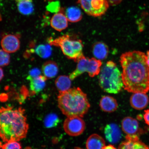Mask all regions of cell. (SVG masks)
Returning a JSON list of instances; mask_svg holds the SVG:
<instances>
[{"label":"cell","instance_id":"cell-1","mask_svg":"<svg viewBox=\"0 0 149 149\" xmlns=\"http://www.w3.org/2000/svg\"><path fill=\"white\" fill-rule=\"evenodd\" d=\"M147 56L139 51L123 54L120 62L124 88L128 92L146 94L149 91V68Z\"/></svg>","mask_w":149,"mask_h":149},{"label":"cell","instance_id":"cell-2","mask_svg":"<svg viewBox=\"0 0 149 149\" xmlns=\"http://www.w3.org/2000/svg\"><path fill=\"white\" fill-rule=\"evenodd\" d=\"M29 125L22 108L2 107L0 113V135L3 142L18 141L26 136Z\"/></svg>","mask_w":149,"mask_h":149},{"label":"cell","instance_id":"cell-3","mask_svg":"<svg viewBox=\"0 0 149 149\" xmlns=\"http://www.w3.org/2000/svg\"><path fill=\"white\" fill-rule=\"evenodd\" d=\"M58 103L59 109L67 117H83L90 107L87 95L79 87L59 92Z\"/></svg>","mask_w":149,"mask_h":149},{"label":"cell","instance_id":"cell-4","mask_svg":"<svg viewBox=\"0 0 149 149\" xmlns=\"http://www.w3.org/2000/svg\"><path fill=\"white\" fill-rule=\"evenodd\" d=\"M99 84L105 92L116 94L123 88L122 73L116 65L112 61L106 63L100 70Z\"/></svg>","mask_w":149,"mask_h":149},{"label":"cell","instance_id":"cell-5","mask_svg":"<svg viewBox=\"0 0 149 149\" xmlns=\"http://www.w3.org/2000/svg\"><path fill=\"white\" fill-rule=\"evenodd\" d=\"M50 45L61 48L64 55L68 58L73 59L75 62L83 57V45L81 40H74L69 35H65L54 40L49 41Z\"/></svg>","mask_w":149,"mask_h":149},{"label":"cell","instance_id":"cell-6","mask_svg":"<svg viewBox=\"0 0 149 149\" xmlns=\"http://www.w3.org/2000/svg\"><path fill=\"white\" fill-rule=\"evenodd\" d=\"M77 62V66L75 70L69 76L72 81L85 72H87L91 77H94L100 73L102 65L100 60L94 58H89L83 56Z\"/></svg>","mask_w":149,"mask_h":149},{"label":"cell","instance_id":"cell-7","mask_svg":"<svg viewBox=\"0 0 149 149\" xmlns=\"http://www.w3.org/2000/svg\"><path fill=\"white\" fill-rule=\"evenodd\" d=\"M77 3L86 13L94 17L103 15L109 6L107 0H78Z\"/></svg>","mask_w":149,"mask_h":149},{"label":"cell","instance_id":"cell-8","mask_svg":"<svg viewBox=\"0 0 149 149\" xmlns=\"http://www.w3.org/2000/svg\"><path fill=\"white\" fill-rule=\"evenodd\" d=\"M81 117H68L65 120L63 127L69 135L77 136L82 134L85 129V123Z\"/></svg>","mask_w":149,"mask_h":149},{"label":"cell","instance_id":"cell-9","mask_svg":"<svg viewBox=\"0 0 149 149\" xmlns=\"http://www.w3.org/2000/svg\"><path fill=\"white\" fill-rule=\"evenodd\" d=\"M1 45L2 49L8 53H15L19 49L20 42L16 35L8 34L2 39Z\"/></svg>","mask_w":149,"mask_h":149},{"label":"cell","instance_id":"cell-10","mask_svg":"<svg viewBox=\"0 0 149 149\" xmlns=\"http://www.w3.org/2000/svg\"><path fill=\"white\" fill-rule=\"evenodd\" d=\"M118 149H149V148L140 140L139 136L127 135L125 141L119 145Z\"/></svg>","mask_w":149,"mask_h":149},{"label":"cell","instance_id":"cell-11","mask_svg":"<svg viewBox=\"0 0 149 149\" xmlns=\"http://www.w3.org/2000/svg\"><path fill=\"white\" fill-rule=\"evenodd\" d=\"M106 139L111 144H116L122 138L120 128L117 124L111 123L107 125L104 129Z\"/></svg>","mask_w":149,"mask_h":149},{"label":"cell","instance_id":"cell-12","mask_svg":"<svg viewBox=\"0 0 149 149\" xmlns=\"http://www.w3.org/2000/svg\"><path fill=\"white\" fill-rule=\"evenodd\" d=\"M122 129L127 135H138L140 130L139 124L136 119L130 117H126L122 120Z\"/></svg>","mask_w":149,"mask_h":149},{"label":"cell","instance_id":"cell-13","mask_svg":"<svg viewBox=\"0 0 149 149\" xmlns=\"http://www.w3.org/2000/svg\"><path fill=\"white\" fill-rule=\"evenodd\" d=\"M130 102L134 109L140 110L145 109L148 106L149 99L145 93H135L130 97Z\"/></svg>","mask_w":149,"mask_h":149},{"label":"cell","instance_id":"cell-14","mask_svg":"<svg viewBox=\"0 0 149 149\" xmlns=\"http://www.w3.org/2000/svg\"><path fill=\"white\" fill-rule=\"evenodd\" d=\"M68 20L62 10L54 15L51 20L52 27L56 31H61L66 29L68 26Z\"/></svg>","mask_w":149,"mask_h":149},{"label":"cell","instance_id":"cell-15","mask_svg":"<svg viewBox=\"0 0 149 149\" xmlns=\"http://www.w3.org/2000/svg\"><path fill=\"white\" fill-rule=\"evenodd\" d=\"M100 106L102 110L108 113L116 111L118 107L116 99L109 96L102 97L100 100Z\"/></svg>","mask_w":149,"mask_h":149},{"label":"cell","instance_id":"cell-16","mask_svg":"<svg viewBox=\"0 0 149 149\" xmlns=\"http://www.w3.org/2000/svg\"><path fill=\"white\" fill-rule=\"evenodd\" d=\"M47 79L45 76L41 75L28 79L30 81V89L31 92L37 94L41 92L45 86Z\"/></svg>","mask_w":149,"mask_h":149},{"label":"cell","instance_id":"cell-17","mask_svg":"<svg viewBox=\"0 0 149 149\" xmlns=\"http://www.w3.org/2000/svg\"><path fill=\"white\" fill-rule=\"evenodd\" d=\"M58 67L54 61H48L42 65V71L47 79L54 78L58 72Z\"/></svg>","mask_w":149,"mask_h":149},{"label":"cell","instance_id":"cell-18","mask_svg":"<svg viewBox=\"0 0 149 149\" xmlns=\"http://www.w3.org/2000/svg\"><path fill=\"white\" fill-rule=\"evenodd\" d=\"M105 141L97 134H93L87 139L86 143L87 149H103L105 146Z\"/></svg>","mask_w":149,"mask_h":149},{"label":"cell","instance_id":"cell-19","mask_svg":"<svg viewBox=\"0 0 149 149\" xmlns=\"http://www.w3.org/2000/svg\"><path fill=\"white\" fill-rule=\"evenodd\" d=\"M109 48L104 43L98 42L93 46V53L96 59L102 60L106 59L109 54Z\"/></svg>","mask_w":149,"mask_h":149},{"label":"cell","instance_id":"cell-20","mask_svg":"<svg viewBox=\"0 0 149 149\" xmlns=\"http://www.w3.org/2000/svg\"><path fill=\"white\" fill-rule=\"evenodd\" d=\"M64 14L68 21L71 23L79 22L83 17L81 10L77 7H68L65 10Z\"/></svg>","mask_w":149,"mask_h":149},{"label":"cell","instance_id":"cell-21","mask_svg":"<svg viewBox=\"0 0 149 149\" xmlns=\"http://www.w3.org/2000/svg\"><path fill=\"white\" fill-rule=\"evenodd\" d=\"M71 80L69 77L66 75L58 76L55 81L56 87L59 92H65L70 88Z\"/></svg>","mask_w":149,"mask_h":149},{"label":"cell","instance_id":"cell-22","mask_svg":"<svg viewBox=\"0 0 149 149\" xmlns=\"http://www.w3.org/2000/svg\"><path fill=\"white\" fill-rule=\"evenodd\" d=\"M17 7L20 13L26 15L32 14L34 10L31 0H25L18 2Z\"/></svg>","mask_w":149,"mask_h":149},{"label":"cell","instance_id":"cell-23","mask_svg":"<svg viewBox=\"0 0 149 149\" xmlns=\"http://www.w3.org/2000/svg\"><path fill=\"white\" fill-rule=\"evenodd\" d=\"M36 53L42 58H47L51 55L52 48L48 45H40L35 50Z\"/></svg>","mask_w":149,"mask_h":149},{"label":"cell","instance_id":"cell-24","mask_svg":"<svg viewBox=\"0 0 149 149\" xmlns=\"http://www.w3.org/2000/svg\"><path fill=\"white\" fill-rule=\"evenodd\" d=\"M60 122L57 115L54 113H51L47 116L44 121V125L46 128H51L56 126Z\"/></svg>","mask_w":149,"mask_h":149},{"label":"cell","instance_id":"cell-25","mask_svg":"<svg viewBox=\"0 0 149 149\" xmlns=\"http://www.w3.org/2000/svg\"><path fill=\"white\" fill-rule=\"evenodd\" d=\"M9 53L3 51V49L1 50L0 52V65L1 67L7 66L10 63V56Z\"/></svg>","mask_w":149,"mask_h":149},{"label":"cell","instance_id":"cell-26","mask_svg":"<svg viewBox=\"0 0 149 149\" xmlns=\"http://www.w3.org/2000/svg\"><path fill=\"white\" fill-rule=\"evenodd\" d=\"M1 149H22L21 145L17 141H9L1 144Z\"/></svg>","mask_w":149,"mask_h":149},{"label":"cell","instance_id":"cell-27","mask_svg":"<svg viewBox=\"0 0 149 149\" xmlns=\"http://www.w3.org/2000/svg\"><path fill=\"white\" fill-rule=\"evenodd\" d=\"M47 9L52 13H58L61 9L60 3L58 1L50 3L47 6Z\"/></svg>","mask_w":149,"mask_h":149},{"label":"cell","instance_id":"cell-28","mask_svg":"<svg viewBox=\"0 0 149 149\" xmlns=\"http://www.w3.org/2000/svg\"><path fill=\"white\" fill-rule=\"evenodd\" d=\"M40 74L41 72L40 70L37 68H33L30 71L29 75L27 77V79L37 77L40 75Z\"/></svg>","mask_w":149,"mask_h":149},{"label":"cell","instance_id":"cell-29","mask_svg":"<svg viewBox=\"0 0 149 149\" xmlns=\"http://www.w3.org/2000/svg\"><path fill=\"white\" fill-rule=\"evenodd\" d=\"M144 118L145 123L149 126V109L145 111Z\"/></svg>","mask_w":149,"mask_h":149},{"label":"cell","instance_id":"cell-30","mask_svg":"<svg viewBox=\"0 0 149 149\" xmlns=\"http://www.w3.org/2000/svg\"><path fill=\"white\" fill-rule=\"evenodd\" d=\"M107 1L109 5L114 6L119 4L123 0H107Z\"/></svg>","mask_w":149,"mask_h":149},{"label":"cell","instance_id":"cell-31","mask_svg":"<svg viewBox=\"0 0 149 149\" xmlns=\"http://www.w3.org/2000/svg\"><path fill=\"white\" fill-rule=\"evenodd\" d=\"M103 149H117L116 148H115L113 145H107V146H105L104 147Z\"/></svg>","mask_w":149,"mask_h":149},{"label":"cell","instance_id":"cell-32","mask_svg":"<svg viewBox=\"0 0 149 149\" xmlns=\"http://www.w3.org/2000/svg\"><path fill=\"white\" fill-rule=\"evenodd\" d=\"M146 56H147L146 62L147 63V64H148V66L149 68V51L147 52Z\"/></svg>","mask_w":149,"mask_h":149},{"label":"cell","instance_id":"cell-33","mask_svg":"<svg viewBox=\"0 0 149 149\" xmlns=\"http://www.w3.org/2000/svg\"><path fill=\"white\" fill-rule=\"evenodd\" d=\"M4 76V74H3V71L2 69L1 68V81L2 79H3V78Z\"/></svg>","mask_w":149,"mask_h":149},{"label":"cell","instance_id":"cell-34","mask_svg":"<svg viewBox=\"0 0 149 149\" xmlns=\"http://www.w3.org/2000/svg\"><path fill=\"white\" fill-rule=\"evenodd\" d=\"M73 149H84L81 148H79V147H76V148H74Z\"/></svg>","mask_w":149,"mask_h":149},{"label":"cell","instance_id":"cell-35","mask_svg":"<svg viewBox=\"0 0 149 149\" xmlns=\"http://www.w3.org/2000/svg\"><path fill=\"white\" fill-rule=\"evenodd\" d=\"M16 1H17V2H19V1H25V0H16Z\"/></svg>","mask_w":149,"mask_h":149}]
</instances>
